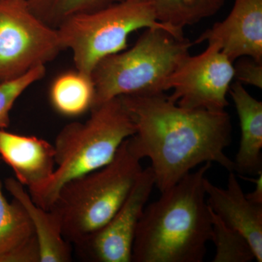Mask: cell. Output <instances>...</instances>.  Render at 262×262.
I'll list each match as a JSON object with an SVG mask.
<instances>
[{
    "label": "cell",
    "mask_w": 262,
    "mask_h": 262,
    "mask_svg": "<svg viewBox=\"0 0 262 262\" xmlns=\"http://www.w3.org/2000/svg\"><path fill=\"white\" fill-rule=\"evenodd\" d=\"M120 98L136 126L127 139L129 149L139 159L151 160L160 192L201 164L215 163L234 172L233 160L225 152L232 140L227 112L182 107L165 93Z\"/></svg>",
    "instance_id": "1"
},
{
    "label": "cell",
    "mask_w": 262,
    "mask_h": 262,
    "mask_svg": "<svg viewBox=\"0 0 262 262\" xmlns=\"http://www.w3.org/2000/svg\"><path fill=\"white\" fill-rule=\"evenodd\" d=\"M203 164L146 206L136 228L131 261L203 262L212 239Z\"/></svg>",
    "instance_id": "2"
},
{
    "label": "cell",
    "mask_w": 262,
    "mask_h": 262,
    "mask_svg": "<svg viewBox=\"0 0 262 262\" xmlns=\"http://www.w3.org/2000/svg\"><path fill=\"white\" fill-rule=\"evenodd\" d=\"M135 133V124L120 97L94 106L85 121L67 124L53 144V176L30 195L32 201L49 211L63 184L107 165L122 143Z\"/></svg>",
    "instance_id": "3"
},
{
    "label": "cell",
    "mask_w": 262,
    "mask_h": 262,
    "mask_svg": "<svg viewBox=\"0 0 262 262\" xmlns=\"http://www.w3.org/2000/svg\"><path fill=\"white\" fill-rule=\"evenodd\" d=\"M140 161L127 139L107 165L62 186L49 211L69 244H79L113 218L143 170Z\"/></svg>",
    "instance_id": "4"
},
{
    "label": "cell",
    "mask_w": 262,
    "mask_h": 262,
    "mask_svg": "<svg viewBox=\"0 0 262 262\" xmlns=\"http://www.w3.org/2000/svg\"><path fill=\"white\" fill-rule=\"evenodd\" d=\"M144 29L132 48L103 58L94 67L93 107L125 95L165 93V82L194 43L184 37L183 30Z\"/></svg>",
    "instance_id": "5"
},
{
    "label": "cell",
    "mask_w": 262,
    "mask_h": 262,
    "mask_svg": "<svg viewBox=\"0 0 262 262\" xmlns=\"http://www.w3.org/2000/svg\"><path fill=\"white\" fill-rule=\"evenodd\" d=\"M149 27L179 29L157 20L151 0H124L74 15L56 29L63 50L72 52L75 70L91 76L103 58L127 49L131 33Z\"/></svg>",
    "instance_id": "6"
},
{
    "label": "cell",
    "mask_w": 262,
    "mask_h": 262,
    "mask_svg": "<svg viewBox=\"0 0 262 262\" xmlns=\"http://www.w3.org/2000/svg\"><path fill=\"white\" fill-rule=\"evenodd\" d=\"M62 51L57 29L38 18L27 0H0V82L46 66Z\"/></svg>",
    "instance_id": "7"
},
{
    "label": "cell",
    "mask_w": 262,
    "mask_h": 262,
    "mask_svg": "<svg viewBox=\"0 0 262 262\" xmlns=\"http://www.w3.org/2000/svg\"><path fill=\"white\" fill-rule=\"evenodd\" d=\"M234 79L233 62L215 43L196 56L188 55L165 84L173 90L169 98L179 106L192 110L225 111L227 95Z\"/></svg>",
    "instance_id": "8"
},
{
    "label": "cell",
    "mask_w": 262,
    "mask_h": 262,
    "mask_svg": "<svg viewBox=\"0 0 262 262\" xmlns=\"http://www.w3.org/2000/svg\"><path fill=\"white\" fill-rule=\"evenodd\" d=\"M155 186L152 169H143L123 204L107 223L79 244L77 254L91 262H130L138 224Z\"/></svg>",
    "instance_id": "9"
},
{
    "label": "cell",
    "mask_w": 262,
    "mask_h": 262,
    "mask_svg": "<svg viewBox=\"0 0 262 262\" xmlns=\"http://www.w3.org/2000/svg\"><path fill=\"white\" fill-rule=\"evenodd\" d=\"M215 43L231 61L251 57L262 62V0H234L228 16L194 41Z\"/></svg>",
    "instance_id": "10"
},
{
    "label": "cell",
    "mask_w": 262,
    "mask_h": 262,
    "mask_svg": "<svg viewBox=\"0 0 262 262\" xmlns=\"http://www.w3.org/2000/svg\"><path fill=\"white\" fill-rule=\"evenodd\" d=\"M207 203L225 225L243 234L251 245L258 262L262 261V205L247 199L235 172H229L226 189L206 178Z\"/></svg>",
    "instance_id": "11"
},
{
    "label": "cell",
    "mask_w": 262,
    "mask_h": 262,
    "mask_svg": "<svg viewBox=\"0 0 262 262\" xmlns=\"http://www.w3.org/2000/svg\"><path fill=\"white\" fill-rule=\"evenodd\" d=\"M0 156L13 169L15 179L30 195L42 189L56 168L53 144L36 136L0 129Z\"/></svg>",
    "instance_id": "12"
},
{
    "label": "cell",
    "mask_w": 262,
    "mask_h": 262,
    "mask_svg": "<svg viewBox=\"0 0 262 262\" xmlns=\"http://www.w3.org/2000/svg\"><path fill=\"white\" fill-rule=\"evenodd\" d=\"M241 126L239 147L233 163L234 172L258 175L262 172V102L253 98L238 82L229 91Z\"/></svg>",
    "instance_id": "13"
},
{
    "label": "cell",
    "mask_w": 262,
    "mask_h": 262,
    "mask_svg": "<svg viewBox=\"0 0 262 262\" xmlns=\"http://www.w3.org/2000/svg\"><path fill=\"white\" fill-rule=\"evenodd\" d=\"M0 262H40L39 246L27 211L8 202L0 183Z\"/></svg>",
    "instance_id": "14"
},
{
    "label": "cell",
    "mask_w": 262,
    "mask_h": 262,
    "mask_svg": "<svg viewBox=\"0 0 262 262\" xmlns=\"http://www.w3.org/2000/svg\"><path fill=\"white\" fill-rule=\"evenodd\" d=\"M5 184L7 190L23 206L30 219L39 246L40 262L72 261L70 244L63 237L56 215L37 206L25 187L16 179L8 178Z\"/></svg>",
    "instance_id": "15"
},
{
    "label": "cell",
    "mask_w": 262,
    "mask_h": 262,
    "mask_svg": "<svg viewBox=\"0 0 262 262\" xmlns=\"http://www.w3.org/2000/svg\"><path fill=\"white\" fill-rule=\"evenodd\" d=\"M53 108L66 117H78L91 111L95 91L90 75L80 71L63 72L52 82L49 92Z\"/></svg>",
    "instance_id": "16"
},
{
    "label": "cell",
    "mask_w": 262,
    "mask_h": 262,
    "mask_svg": "<svg viewBox=\"0 0 262 262\" xmlns=\"http://www.w3.org/2000/svg\"><path fill=\"white\" fill-rule=\"evenodd\" d=\"M227 0H151L157 20L183 30L214 15Z\"/></svg>",
    "instance_id": "17"
},
{
    "label": "cell",
    "mask_w": 262,
    "mask_h": 262,
    "mask_svg": "<svg viewBox=\"0 0 262 262\" xmlns=\"http://www.w3.org/2000/svg\"><path fill=\"white\" fill-rule=\"evenodd\" d=\"M29 8L45 23L57 29L74 15L102 9L124 0H27Z\"/></svg>",
    "instance_id": "18"
},
{
    "label": "cell",
    "mask_w": 262,
    "mask_h": 262,
    "mask_svg": "<svg viewBox=\"0 0 262 262\" xmlns=\"http://www.w3.org/2000/svg\"><path fill=\"white\" fill-rule=\"evenodd\" d=\"M211 241L215 246L213 262H250L256 260L247 239L237 231L225 225L211 210Z\"/></svg>",
    "instance_id": "19"
},
{
    "label": "cell",
    "mask_w": 262,
    "mask_h": 262,
    "mask_svg": "<svg viewBox=\"0 0 262 262\" xmlns=\"http://www.w3.org/2000/svg\"><path fill=\"white\" fill-rule=\"evenodd\" d=\"M46 66H39L13 80L0 82V129L9 126L10 113L15 101L33 84L46 75Z\"/></svg>",
    "instance_id": "20"
},
{
    "label": "cell",
    "mask_w": 262,
    "mask_h": 262,
    "mask_svg": "<svg viewBox=\"0 0 262 262\" xmlns=\"http://www.w3.org/2000/svg\"><path fill=\"white\" fill-rule=\"evenodd\" d=\"M233 67L234 78L237 82L262 89V62L251 57H241Z\"/></svg>",
    "instance_id": "21"
},
{
    "label": "cell",
    "mask_w": 262,
    "mask_h": 262,
    "mask_svg": "<svg viewBox=\"0 0 262 262\" xmlns=\"http://www.w3.org/2000/svg\"><path fill=\"white\" fill-rule=\"evenodd\" d=\"M251 182L256 184V188L252 192L246 194V196L250 201L262 205V172L258 174L257 179H251Z\"/></svg>",
    "instance_id": "22"
},
{
    "label": "cell",
    "mask_w": 262,
    "mask_h": 262,
    "mask_svg": "<svg viewBox=\"0 0 262 262\" xmlns=\"http://www.w3.org/2000/svg\"><path fill=\"white\" fill-rule=\"evenodd\" d=\"M141 1H143V0H141Z\"/></svg>",
    "instance_id": "23"
}]
</instances>
